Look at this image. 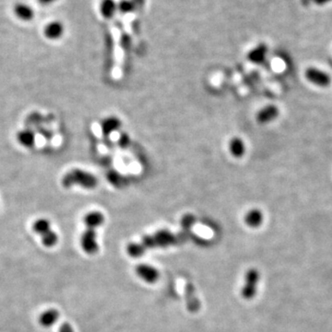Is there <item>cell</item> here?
Masks as SVG:
<instances>
[{
    "mask_svg": "<svg viewBox=\"0 0 332 332\" xmlns=\"http://www.w3.org/2000/svg\"><path fill=\"white\" fill-rule=\"evenodd\" d=\"M62 184L67 188L73 186H80L83 188L93 189L97 187L98 180L89 172L81 169H73L63 176Z\"/></svg>",
    "mask_w": 332,
    "mask_h": 332,
    "instance_id": "obj_1",
    "label": "cell"
},
{
    "mask_svg": "<svg viewBox=\"0 0 332 332\" xmlns=\"http://www.w3.org/2000/svg\"><path fill=\"white\" fill-rule=\"evenodd\" d=\"M260 280V273L256 268H249L245 277V284L241 289V295L245 300H251L256 296L257 284Z\"/></svg>",
    "mask_w": 332,
    "mask_h": 332,
    "instance_id": "obj_2",
    "label": "cell"
},
{
    "mask_svg": "<svg viewBox=\"0 0 332 332\" xmlns=\"http://www.w3.org/2000/svg\"><path fill=\"white\" fill-rule=\"evenodd\" d=\"M304 77L308 82L317 87L325 88L330 85L331 78L328 73L317 68L310 67L304 72Z\"/></svg>",
    "mask_w": 332,
    "mask_h": 332,
    "instance_id": "obj_3",
    "label": "cell"
},
{
    "mask_svg": "<svg viewBox=\"0 0 332 332\" xmlns=\"http://www.w3.org/2000/svg\"><path fill=\"white\" fill-rule=\"evenodd\" d=\"M81 246L82 250L88 255H94L99 250V245L97 242V233L95 230L86 229L81 236Z\"/></svg>",
    "mask_w": 332,
    "mask_h": 332,
    "instance_id": "obj_4",
    "label": "cell"
},
{
    "mask_svg": "<svg viewBox=\"0 0 332 332\" xmlns=\"http://www.w3.org/2000/svg\"><path fill=\"white\" fill-rule=\"evenodd\" d=\"M136 273L140 279L147 283H155L160 278V272L157 268L148 264H140L136 267Z\"/></svg>",
    "mask_w": 332,
    "mask_h": 332,
    "instance_id": "obj_5",
    "label": "cell"
},
{
    "mask_svg": "<svg viewBox=\"0 0 332 332\" xmlns=\"http://www.w3.org/2000/svg\"><path fill=\"white\" fill-rule=\"evenodd\" d=\"M64 34V24L58 20L49 22L44 28V35L48 40H52V41L59 40L62 38Z\"/></svg>",
    "mask_w": 332,
    "mask_h": 332,
    "instance_id": "obj_6",
    "label": "cell"
},
{
    "mask_svg": "<svg viewBox=\"0 0 332 332\" xmlns=\"http://www.w3.org/2000/svg\"><path fill=\"white\" fill-rule=\"evenodd\" d=\"M12 12L15 17L23 22H31L35 17V12L34 8L30 6L25 2H17L12 8Z\"/></svg>",
    "mask_w": 332,
    "mask_h": 332,
    "instance_id": "obj_7",
    "label": "cell"
},
{
    "mask_svg": "<svg viewBox=\"0 0 332 332\" xmlns=\"http://www.w3.org/2000/svg\"><path fill=\"white\" fill-rule=\"evenodd\" d=\"M279 114L280 111L276 105H267L256 114V121L260 124H267L275 120Z\"/></svg>",
    "mask_w": 332,
    "mask_h": 332,
    "instance_id": "obj_8",
    "label": "cell"
},
{
    "mask_svg": "<svg viewBox=\"0 0 332 332\" xmlns=\"http://www.w3.org/2000/svg\"><path fill=\"white\" fill-rule=\"evenodd\" d=\"M152 242H153V246L154 247H165L168 245H173L175 242V236L169 231L163 230L159 231L156 233L152 235Z\"/></svg>",
    "mask_w": 332,
    "mask_h": 332,
    "instance_id": "obj_9",
    "label": "cell"
},
{
    "mask_svg": "<svg viewBox=\"0 0 332 332\" xmlns=\"http://www.w3.org/2000/svg\"><path fill=\"white\" fill-rule=\"evenodd\" d=\"M185 296H186L187 309L192 313L198 312V309L200 307V303H199L198 297L196 295L195 288L191 283H187V286H186Z\"/></svg>",
    "mask_w": 332,
    "mask_h": 332,
    "instance_id": "obj_10",
    "label": "cell"
},
{
    "mask_svg": "<svg viewBox=\"0 0 332 332\" xmlns=\"http://www.w3.org/2000/svg\"><path fill=\"white\" fill-rule=\"evenodd\" d=\"M59 310L56 308L47 309L42 313L39 316V323L44 327H51L54 326L59 319Z\"/></svg>",
    "mask_w": 332,
    "mask_h": 332,
    "instance_id": "obj_11",
    "label": "cell"
},
{
    "mask_svg": "<svg viewBox=\"0 0 332 332\" xmlns=\"http://www.w3.org/2000/svg\"><path fill=\"white\" fill-rule=\"evenodd\" d=\"M105 222V216L100 211H91L84 217V224L87 229L96 230Z\"/></svg>",
    "mask_w": 332,
    "mask_h": 332,
    "instance_id": "obj_12",
    "label": "cell"
},
{
    "mask_svg": "<svg viewBox=\"0 0 332 332\" xmlns=\"http://www.w3.org/2000/svg\"><path fill=\"white\" fill-rule=\"evenodd\" d=\"M264 216L262 211L257 209L250 210L245 217V224L251 228L259 227L263 223Z\"/></svg>",
    "mask_w": 332,
    "mask_h": 332,
    "instance_id": "obj_13",
    "label": "cell"
},
{
    "mask_svg": "<svg viewBox=\"0 0 332 332\" xmlns=\"http://www.w3.org/2000/svg\"><path fill=\"white\" fill-rule=\"evenodd\" d=\"M267 53H268L267 46L264 44H260L251 50L248 54V59L253 63L260 64L266 59Z\"/></svg>",
    "mask_w": 332,
    "mask_h": 332,
    "instance_id": "obj_14",
    "label": "cell"
},
{
    "mask_svg": "<svg viewBox=\"0 0 332 332\" xmlns=\"http://www.w3.org/2000/svg\"><path fill=\"white\" fill-rule=\"evenodd\" d=\"M117 11V3L115 0H102L100 3L101 15L106 20L114 17Z\"/></svg>",
    "mask_w": 332,
    "mask_h": 332,
    "instance_id": "obj_15",
    "label": "cell"
},
{
    "mask_svg": "<svg viewBox=\"0 0 332 332\" xmlns=\"http://www.w3.org/2000/svg\"><path fill=\"white\" fill-rule=\"evenodd\" d=\"M18 142L25 148H32L35 144V135L30 129L19 131L17 134Z\"/></svg>",
    "mask_w": 332,
    "mask_h": 332,
    "instance_id": "obj_16",
    "label": "cell"
},
{
    "mask_svg": "<svg viewBox=\"0 0 332 332\" xmlns=\"http://www.w3.org/2000/svg\"><path fill=\"white\" fill-rule=\"evenodd\" d=\"M119 126H120V122H119V120L117 118H116V117L106 118L102 123V131H103V134H113V132L116 131L117 128H119Z\"/></svg>",
    "mask_w": 332,
    "mask_h": 332,
    "instance_id": "obj_17",
    "label": "cell"
},
{
    "mask_svg": "<svg viewBox=\"0 0 332 332\" xmlns=\"http://www.w3.org/2000/svg\"><path fill=\"white\" fill-rule=\"evenodd\" d=\"M230 151L232 152L234 157H242L245 152V146L244 141L239 139V138H234L230 142Z\"/></svg>",
    "mask_w": 332,
    "mask_h": 332,
    "instance_id": "obj_18",
    "label": "cell"
},
{
    "mask_svg": "<svg viewBox=\"0 0 332 332\" xmlns=\"http://www.w3.org/2000/svg\"><path fill=\"white\" fill-rule=\"evenodd\" d=\"M33 230L35 233L43 235L51 230V222L46 218H40L34 222Z\"/></svg>",
    "mask_w": 332,
    "mask_h": 332,
    "instance_id": "obj_19",
    "label": "cell"
},
{
    "mask_svg": "<svg viewBox=\"0 0 332 332\" xmlns=\"http://www.w3.org/2000/svg\"><path fill=\"white\" fill-rule=\"evenodd\" d=\"M42 244L46 247H54L59 242V235L52 229L41 236Z\"/></svg>",
    "mask_w": 332,
    "mask_h": 332,
    "instance_id": "obj_20",
    "label": "cell"
},
{
    "mask_svg": "<svg viewBox=\"0 0 332 332\" xmlns=\"http://www.w3.org/2000/svg\"><path fill=\"white\" fill-rule=\"evenodd\" d=\"M146 248L142 243H131L127 246L128 255L132 257H140L145 253Z\"/></svg>",
    "mask_w": 332,
    "mask_h": 332,
    "instance_id": "obj_21",
    "label": "cell"
},
{
    "mask_svg": "<svg viewBox=\"0 0 332 332\" xmlns=\"http://www.w3.org/2000/svg\"><path fill=\"white\" fill-rule=\"evenodd\" d=\"M117 10L126 15L135 12L134 5L131 0H120L117 3Z\"/></svg>",
    "mask_w": 332,
    "mask_h": 332,
    "instance_id": "obj_22",
    "label": "cell"
},
{
    "mask_svg": "<svg viewBox=\"0 0 332 332\" xmlns=\"http://www.w3.org/2000/svg\"><path fill=\"white\" fill-rule=\"evenodd\" d=\"M331 1L332 0H301V3L304 7H308L312 4H315L317 6H324Z\"/></svg>",
    "mask_w": 332,
    "mask_h": 332,
    "instance_id": "obj_23",
    "label": "cell"
},
{
    "mask_svg": "<svg viewBox=\"0 0 332 332\" xmlns=\"http://www.w3.org/2000/svg\"><path fill=\"white\" fill-rule=\"evenodd\" d=\"M134 5L135 12H140L145 5L146 0H131Z\"/></svg>",
    "mask_w": 332,
    "mask_h": 332,
    "instance_id": "obj_24",
    "label": "cell"
},
{
    "mask_svg": "<svg viewBox=\"0 0 332 332\" xmlns=\"http://www.w3.org/2000/svg\"><path fill=\"white\" fill-rule=\"evenodd\" d=\"M194 217L191 215H187L185 216L184 217V219H183V225L185 226V227H190L191 225H192L193 223H194Z\"/></svg>",
    "mask_w": 332,
    "mask_h": 332,
    "instance_id": "obj_25",
    "label": "cell"
},
{
    "mask_svg": "<svg viewBox=\"0 0 332 332\" xmlns=\"http://www.w3.org/2000/svg\"><path fill=\"white\" fill-rule=\"evenodd\" d=\"M59 332H75L74 328L70 325V323L65 322L63 323L60 327H59Z\"/></svg>",
    "mask_w": 332,
    "mask_h": 332,
    "instance_id": "obj_26",
    "label": "cell"
},
{
    "mask_svg": "<svg viewBox=\"0 0 332 332\" xmlns=\"http://www.w3.org/2000/svg\"><path fill=\"white\" fill-rule=\"evenodd\" d=\"M39 4H41L43 6H49L52 5L54 3H56L59 0H37Z\"/></svg>",
    "mask_w": 332,
    "mask_h": 332,
    "instance_id": "obj_27",
    "label": "cell"
}]
</instances>
